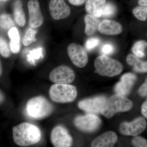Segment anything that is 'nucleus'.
Instances as JSON below:
<instances>
[{
	"instance_id": "obj_1",
	"label": "nucleus",
	"mask_w": 147,
	"mask_h": 147,
	"mask_svg": "<svg viewBox=\"0 0 147 147\" xmlns=\"http://www.w3.org/2000/svg\"><path fill=\"white\" fill-rule=\"evenodd\" d=\"M13 141L20 146L26 147L37 144L41 139V132L36 125L22 123L12 129Z\"/></svg>"
},
{
	"instance_id": "obj_2",
	"label": "nucleus",
	"mask_w": 147,
	"mask_h": 147,
	"mask_svg": "<svg viewBox=\"0 0 147 147\" xmlns=\"http://www.w3.org/2000/svg\"><path fill=\"white\" fill-rule=\"evenodd\" d=\"M133 106V102L127 98L116 94L107 99L101 113L105 117L110 118L117 113L131 110Z\"/></svg>"
},
{
	"instance_id": "obj_3",
	"label": "nucleus",
	"mask_w": 147,
	"mask_h": 147,
	"mask_svg": "<svg viewBox=\"0 0 147 147\" xmlns=\"http://www.w3.org/2000/svg\"><path fill=\"white\" fill-rule=\"evenodd\" d=\"M94 65L96 72L102 76L113 77L119 75L123 70L120 62L105 55L96 58Z\"/></svg>"
},
{
	"instance_id": "obj_4",
	"label": "nucleus",
	"mask_w": 147,
	"mask_h": 147,
	"mask_svg": "<svg viewBox=\"0 0 147 147\" xmlns=\"http://www.w3.org/2000/svg\"><path fill=\"white\" fill-rule=\"evenodd\" d=\"M26 110L30 117L36 119H42L50 115L53 112V107L45 98L38 96L28 101Z\"/></svg>"
},
{
	"instance_id": "obj_5",
	"label": "nucleus",
	"mask_w": 147,
	"mask_h": 147,
	"mask_svg": "<svg viewBox=\"0 0 147 147\" xmlns=\"http://www.w3.org/2000/svg\"><path fill=\"white\" fill-rule=\"evenodd\" d=\"M50 98L55 102L67 103L72 102L76 98V87L69 84H55L49 90Z\"/></svg>"
},
{
	"instance_id": "obj_6",
	"label": "nucleus",
	"mask_w": 147,
	"mask_h": 147,
	"mask_svg": "<svg viewBox=\"0 0 147 147\" xmlns=\"http://www.w3.org/2000/svg\"><path fill=\"white\" fill-rule=\"evenodd\" d=\"M101 121L95 114H88L84 115L77 116L74 120L75 126L85 132H93L100 127Z\"/></svg>"
},
{
	"instance_id": "obj_7",
	"label": "nucleus",
	"mask_w": 147,
	"mask_h": 147,
	"mask_svg": "<svg viewBox=\"0 0 147 147\" xmlns=\"http://www.w3.org/2000/svg\"><path fill=\"white\" fill-rule=\"evenodd\" d=\"M75 78L74 71L69 67L60 65L53 69L49 75L50 81L55 84H69Z\"/></svg>"
},
{
	"instance_id": "obj_8",
	"label": "nucleus",
	"mask_w": 147,
	"mask_h": 147,
	"mask_svg": "<svg viewBox=\"0 0 147 147\" xmlns=\"http://www.w3.org/2000/svg\"><path fill=\"white\" fill-rule=\"evenodd\" d=\"M67 53L74 64L79 68L85 67L88 61L86 49L82 45L71 43L67 47Z\"/></svg>"
},
{
	"instance_id": "obj_9",
	"label": "nucleus",
	"mask_w": 147,
	"mask_h": 147,
	"mask_svg": "<svg viewBox=\"0 0 147 147\" xmlns=\"http://www.w3.org/2000/svg\"><path fill=\"white\" fill-rule=\"evenodd\" d=\"M51 141L55 147H71L73 139L64 127L58 125L53 129L51 133Z\"/></svg>"
},
{
	"instance_id": "obj_10",
	"label": "nucleus",
	"mask_w": 147,
	"mask_h": 147,
	"mask_svg": "<svg viewBox=\"0 0 147 147\" xmlns=\"http://www.w3.org/2000/svg\"><path fill=\"white\" fill-rule=\"evenodd\" d=\"M106 100L104 96L87 98L80 101L78 103V107L88 114H99L104 108Z\"/></svg>"
},
{
	"instance_id": "obj_11",
	"label": "nucleus",
	"mask_w": 147,
	"mask_h": 147,
	"mask_svg": "<svg viewBox=\"0 0 147 147\" xmlns=\"http://www.w3.org/2000/svg\"><path fill=\"white\" fill-rule=\"evenodd\" d=\"M29 26L36 29L41 26L44 22V17L41 11L39 1L38 0H30L28 2Z\"/></svg>"
},
{
	"instance_id": "obj_12",
	"label": "nucleus",
	"mask_w": 147,
	"mask_h": 147,
	"mask_svg": "<svg viewBox=\"0 0 147 147\" xmlns=\"http://www.w3.org/2000/svg\"><path fill=\"white\" fill-rule=\"evenodd\" d=\"M49 9L50 16L56 21L66 19L71 14L70 7L64 0H51Z\"/></svg>"
},
{
	"instance_id": "obj_13",
	"label": "nucleus",
	"mask_w": 147,
	"mask_h": 147,
	"mask_svg": "<svg viewBox=\"0 0 147 147\" xmlns=\"http://www.w3.org/2000/svg\"><path fill=\"white\" fill-rule=\"evenodd\" d=\"M146 125L145 119L140 117L131 122H123L121 124L119 131L123 135L136 136L144 131Z\"/></svg>"
},
{
	"instance_id": "obj_14",
	"label": "nucleus",
	"mask_w": 147,
	"mask_h": 147,
	"mask_svg": "<svg viewBox=\"0 0 147 147\" xmlns=\"http://www.w3.org/2000/svg\"><path fill=\"white\" fill-rule=\"evenodd\" d=\"M137 79L134 74L127 73L123 74L121 78L120 82L116 84L115 88L117 94L121 95H127L130 92L131 88Z\"/></svg>"
},
{
	"instance_id": "obj_15",
	"label": "nucleus",
	"mask_w": 147,
	"mask_h": 147,
	"mask_svg": "<svg viewBox=\"0 0 147 147\" xmlns=\"http://www.w3.org/2000/svg\"><path fill=\"white\" fill-rule=\"evenodd\" d=\"M98 30L101 34L105 35H117L121 33L123 27L117 21L104 19L100 21Z\"/></svg>"
},
{
	"instance_id": "obj_16",
	"label": "nucleus",
	"mask_w": 147,
	"mask_h": 147,
	"mask_svg": "<svg viewBox=\"0 0 147 147\" xmlns=\"http://www.w3.org/2000/svg\"><path fill=\"white\" fill-rule=\"evenodd\" d=\"M118 137L115 132L106 131L93 141L91 146L93 147H113L117 141Z\"/></svg>"
},
{
	"instance_id": "obj_17",
	"label": "nucleus",
	"mask_w": 147,
	"mask_h": 147,
	"mask_svg": "<svg viewBox=\"0 0 147 147\" xmlns=\"http://www.w3.org/2000/svg\"><path fill=\"white\" fill-rule=\"evenodd\" d=\"M106 3V0H87L85 8L88 14L100 18L102 16Z\"/></svg>"
},
{
	"instance_id": "obj_18",
	"label": "nucleus",
	"mask_w": 147,
	"mask_h": 147,
	"mask_svg": "<svg viewBox=\"0 0 147 147\" xmlns=\"http://www.w3.org/2000/svg\"><path fill=\"white\" fill-rule=\"evenodd\" d=\"M8 36L10 38L9 46L11 53L18 54L21 50V38L18 29L16 27L9 29L8 32Z\"/></svg>"
},
{
	"instance_id": "obj_19",
	"label": "nucleus",
	"mask_w": 147,
	"mask_h": 147,
	"mask_svg": "<svg viewBox=\"0 0 147 147\" xmlns=\"http://www.w3.org/2000/svg\"><path fill=\"white\" fill-rule=\"evenodd\" d=\"M98 18L88 14L84 17L85 33L88 36H90L98 30V25L100 21Z\"/></svg>"
},
{
	"instance_id": "obj_20",
	"label": "nucleus",
	"mask_w": 147,
	"mask_h": 147,
	"mask_svg": "<svg viewBox=\"0 0 147 147\" xmlns=\"http://www.w3.org/2000/svg\"><path fill=\"white\" fill-rule=\"evenodd\" d=\"M13 16L16 24L19 26L24 27L26 24V17L21 0H16L13 5Z\"/></svg>"
},
{
	"instance_id": "obj_21",
	"label": "nucleus",
	"mask_w": 147,
	"mask_h": 147,
	"mask_svg": "<svg viewBox=\"0 0 147 147\" xmlns=\"http://www.w3.org/2000/svg\"><path fill=\"white\" fill-rule=\"evenodd\" d=\"M126 61L129 65L133 67L134 71L136 72H147V62L140 60L135 55L131 54L127 55Z\"/></svg>"
},
{
	"instance_id": "obj_22",
	"label": "nucleus",
	"mask_w": 147,
	"mask_h": 147,
	"mask_svg": "<svg viewBox=\"0 0 147 147\" xmlns=\"http://www.w3.org/2000/svg\"><path fill=\"white\" fill-rule=\"evenodd\" d=\"M147 47V42L145 40H139L133 45L131 50L134 55L137 57H144L145 55V50Z\"/></svg>"
},
{
	"instance_id": "obj_23",
	"label": "nucleus",
	"mask_w": 147,
	"mask_h": 147,
	"mask_svg": "<svg viewBox=\"0 0 147 147\" xmlns=\"http://www.w3.org/2000/svg\"><path fill=\"white\" fill-rule=\"evenodd\" d=\"M37 31L36 29L33 28H29L27 30L22 40V43L24 46H29L32 44L33 42L36 40V36Z\"/></svg>"
},
{
	"instance_id": "obj_24",
	"label": "nucleus",
	"mask_w": 147,
	"mask_h": 147,
	"mask_svg": "<svg viewBox=\"0 0 147 147\" xmlns=\"http://www.w3.org/2000/svg\"><path fill=\"white\" fill-rule=\"evenodd\" d=\"M14 23L9 14L3 13L0 15V27L5 30H9L14 26Z\"/></svg>"
},
{
	"instance_id": "obj_25",
	"label": "nucleus",
	"mask_w": 147,
	"mask_h": 147,
	"mask_svg": "<svg viewBox=\"0 0 147 147\" xmlns=\"http://www.w3.org/2000/svg\"><path fill=\"white\" fill-rule=\"evenodd\" d=\"M132 13L138 20L146 21L147 19V6H139L133 9Z\"/></svg>"
},
{
	"instance_id": "obj_26",
	"label": "nucleus",
	"mask_w": 147,
	"mask_h": 147,
	"mask_svg": "<svg viewBox=\"0 0 147 147\" xmlns=\"http://www.w3.org/2000/svg\"><path fill=\"white\" fill-rule=\"evenodd\" d=\"M10 47L8 43L4 38L0 36V54L5 58L10 57L11 53Z\"/></svg>"
},
{
	"instance_id": "obj_27",
	"label": "nucleus",
	"mask_w": 147,
	"mask_h": 147,
	"mask_svg": "<svg viewBox=\"0 0 147 147\" xmlns=\"http://www.w3.org/2000/svg\"><path fill=\"white\" fill-rule=\"evenodd\" d=\"M116 7L110 2L106 3L103 9L102 16L105 17H110L114 16L116 12Z\"/></svg>"
},
{
	"instance_id": "obj_28",
	"label": "nucleus",
	"mask_w": 147,
	"mask_h": 147,
	"mask_svg": "<svg viewBox=\"0 0 147 147\" xmlns=\"http://www.w3.org/2000/svg\"><path fill=\"white\" fill-rule=\"evenodd\" d=\"M100 40L96 37H92L87 40L85 43V47L88 51H91L94 49L100 43Z\"/></svg>"
},
{
	"instance_id": "obj_29",
	"label": "nucleus",
	"mask_w": 147,
	"mask_h": 147,
	"mask_svg": "<svg viewBox=\"0 0 147 147\" xmlns=\"http://www.w3.org/2000/svg\"><path fill=\"white\" fill-rule=\"evenodd\" d=\"M133 146L137 147H147V141L144 138L140 137H136L131 141Z\"/></svg>"
},
{
	"instance_id": "obj_30",
	"label": "nucleus",
	"mask_w": 147,
	"mask_h": 147,
	"mask_svg": "<svg viewBox=\"0 0 147 147\" xmlns=\"http://www.w3.org/2000/svg\"><path fill=\"white\" fill-rule=\"evenodd\" d=\"M115 48L111 43L104 44L101 48V52L102 55H112L115 52Z\"/></svg>"
},
{
	"instance_id": "obj_31",
	"label": "nucleus",
	"mask_w": 147,
	"mask_h": 147,
	"mask_svg": "<svg viewBox=\"0 0 147 147\" xmlns=\"http://www.w3.org/2000/svg\"><path fill=\"white\" fill-rule=\"evenodd\" d=\"M139 93L142 96H147V79L144 83L139 88Z\"/></svg>"
},
{
	"instance_id": "obj_32",
	"label": "nucleus",
	"mask_w": 147,
	"mask_h": 147,
	"mask_svg": "<svg viewBox=\"0 0 147 147\" xmlns=\"http://www.w3.org/2000/svg\"><path fill=\"white\" fill-rule=\"evenodd\" d=\"M72 5L74 6H81L84 4L87 0H67Z\"/></svg>"
},
{
	"instance_id": "obj_33",
	"label": "nucleus",
	"mask_w": 147,
	"mask_h": 147,
	"mask_svg": "<svg viewBox=\"0 0 147 147\" xmlns=\"http://www.w3.org/2000/svg\"><path fill=\"white\" fill-rule=\"evenodd\" d=\"M142 113L144 117L147 119V98L142 105Z\"/></svg>"
},
{
	"instance_id": "obj_34",
	"label": "nucleus",
	"mask_w": 147,
	"mask_h": 147,
	"mask_svg": "<svg viewBox=\"0 0 147 147\" xmlns=\"http://www.w3.org/2000/svg\"><path fill=\"white\" fill-rule=\"evenodd\" d=\"M138 3L140 5L147 6V0H139Z\"/></svg>"
},
{
	"instance_id": "obj_35",
	"label": "nucleus",
	"mask_w": 147,
	"mask_h": 147,
	"mask_svg": "<svg viewBox=\"0 0 147 147\" xmlns=\"http://www.w3.org/2000/svg\"><path fill=\"white\" fill-rule=\"evenodd\" d=\"M5 98L3 95L2 93L0 91V103H2L3 102Z\"/></svg>"
},
{
	"instance_id": "obj_36",
	"label": "nucleus",
	"mask_w": 147,
	"mask_h": 147,
	"mask_svg": "<svg viewBox=\"0 0 147 147\" xmlns=\"http://www.w3.org/2000/svg\"><path fill=\"white\" fill-rule=\"evenodd\" d=\"M3 72V68L2 65L1 63V61H0V76L2 74Z\"/></svg>"
},
{
	"instance_id": "obj_37",
	"label": "nucleus",
	"mask_w": 147,
	"mask_h": 147,
	"mask_svg": "<svg viewBox=\"0 0 147 147\" xmlns=\"http://www.w3.org/2000/svg\"><path fill=\"white\" fill-rule=\"evenodd\" d=\"M0 1H4V2H6V1H9V0H0Z\"/></svg>"
},
{
	"instance_id": "obj_38",
	"label": "nucleus",
	"mask_w": 147,
	"mask_h": 147,
	"mask_svg": "<svg viewBox=\"0 0 147 147\" xmlns=\"http://www.w3.org/2000/svg\"></svg>"
}]
</instances>
